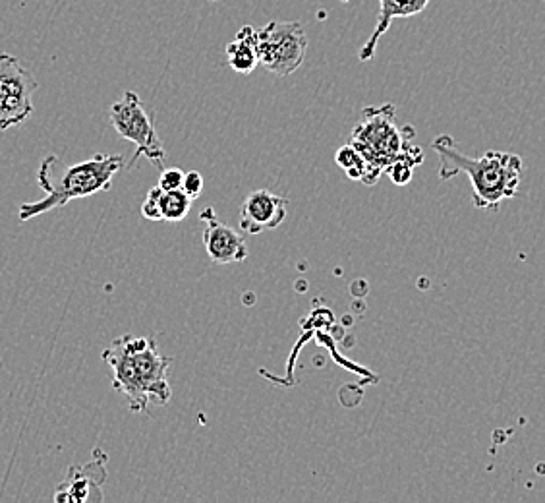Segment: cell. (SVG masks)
Listing matches in <instances>:
<instances>
[{"label": "cell", "instance_id": "cell-1", "mask_svg": "<svg viewBox=\"0 0 545 503\" xmlns=\"http://www.w3.org/2000/svg\"><path fill=\"white\" fill-rule=\"evenodd\" d=\"M101 358L113 372V387L124 395L132 413H144L149 403L169 405L173 391L169 368L173 358L159 353L153 337L122 335L115 339Z\"/></svg>", "mask_w": 545, "mask_h": 503}, {"label": "cell", "instance_id": "cell-2", "mask_svg": "<svg viewBox=\"0 0 545 503\" xmlns=\"http://www.w3.org/2000/svg\"><path fill=\"white\" fill-rule=\"evenodd\" d=\"M439 157V178L451 180L460 173L470 178L472 202L478 209L497 211L505 200L515 198L522 180L524 161L517 153L489 149L482 157H468L455 140L441 134L431 144Z\"/></svg>", "mask_w": 545, "mask_h": 503}, {"label": "cell", "instance_id": "cell-3", "mask_svg": "<svg viewBox=\"0 0 545 503\" xmlns=\"http://www.w3.org/2000/svg\"><path fill=\"white\" fill-rule=\"evenodd\" d=\"M124 167L122 155H103L97 153L91 159L62 167L57 155L45 157L39 167L37 182L45 192V198L39 202L20 206V221L28 223L43 213L64 208L72 200L89 198L97 192H107L113 186L118 171Z\"/></svg>", "mask_w": 545, "mask_h": 503}, {"label": "cell", "instance_id": "cell-4", "mask_svg": "<svg viewBox=\"0 0 545 503\" xmlns=\"http://www.w3.org/2000/svg\"><path fill=\"white\" fill-rule=\"evenodd\" d=\"M414 136L416 130L412 126L399 128L397 109L393 103H387L362 111V119L350 134V146L370 163L373 173L381 177V173L397 161H408L414 167L422 165L424 153L418 146H412Z\"/></svg>", "mask_w": 545, "mask_h": 503}, {"label": "cell", "instance_id": "cell-5", "mask_svg": "<svg viewBox=\"0 0 545 503\" xmlns=\"http://www.w3.org/2000/svg\"><path fill=\"white\" fill-rule=\"evenodd\" d=\"M111 122L120 138L132 142L136 146V153L128 167L132 169L142 157H145L153 167L163 165L167 153L157 136L153 119L145 111L138 93L126 91L115 105L111 107Z\"/></svg>", "mask_w": 545, "mask_h": 503}, {"label": "cell", "instance_id": "cell-6", "mask_svg": "<svg viewBox=\"0 0 545 503\" xmlns=\"http://www.w3.org/2000/svg\"><path fill=\"white\" fill-rule=\"evenodd\" d=\"M306 51L308 37L300 22H269L258 30L259 64L275 76L294 74Z\"/></svg>", "mask_w": 545, "mask_h": 503}, {"label": "cell", "instance_id": "cell-7", "mask_svg": "<svg viewBox=\"0 0 545 503\" xmlns=\"http://www.w3.org/2000/svg\"><path fill=\"white\" fill-rule=\"evenodd\" d=\"M37 80L20 60L0 53V130L24 124L33 115Z\"/></svg>", "mask_w": 545, "mask_h": 503}, {"label": "cell", "instance_id": "cell-8", "mask_svg": "<svg viewBox=\"0 0 545 503\" xmlns=\"http://www.w3.org/2000/svg\"><path fill=\"white\" fill-rule=\"evenodd\" d=\"M105 480H107V455L101 451H95L89 463L68 469L64 482L58 484L55 502H103Z\"/></svg>", "mask_w": 545, "mask_h": 503}, {"label": "cell", "instance_id": "cell-9", "mask_svg": "<svg viewBox=\"0 0 545 503\" xmlns=\"http://www.w3.org/2000/svg\"><path fill=\"white\" fill-rule=\"evenodd\" d=\"M201 223H203V246L211 262L219 266L238 264L248 258V244L244 237L234 231L229 225H225L213 208H205L201 211Z\"/></svg>", "mask_w": 545, "mask_h": 503}, {"label": "cell", "instance_id": "cell-10", "mask_svg": "<svg viewBox=\"0 0 545 503\" xmlns=\"http://www.w3.org/2000/svg\"><path fill=\"white\" fill-rule=\"evenodd\" d=\"M288 200L271 190H254L246 196L240 208V229L246 235L273 231L285 223Z\"/></svg>", "mask_w": 545, "mask_h": 503}, {"label": "cell", "instance_id": "cell-11", "mask_svg": "<svg viewBox=\"0 0 545 503\" xmlns=\"http://www.w3.org/2000/svg\"><path fill=\"white\" fill-rule=\"evenodd\" d=\"M431 0H379V14L377 24L373 30L372 37L366 41V45L360 49V60H372L377 49L379 39L389 31L391 24L397 18H412L418 16L428 8Z\"/></svg>", "mask_w": 545, "mask_h": 503}, {"label": "cell", "instance_id": "cell-12", "mask_svg": "<svg viewBox=\"0 0 545 503\" xmlns=\"http://www.w3.org/2000/svg\"><path fill=\"white\" fill-rule=\"evenodd\" d=\"M227 62L236 74H252L259 64L258 30L250 24L240 28L225 49Z\"/></svg>", "mask_w": 545, "mask_h": 503}, {"label": "cell", "instance_id": "cell-13", "mask_svg": "<svg viewBox=\"0 0 545 503\" xmlns=\"http://www.w3.org/2000/svg\"><path fill=\"white\" fill-rule=\"evenodd\" d=\"M337 165L345 171L346 177L350 178V180H360V182H364L368 186L375 184L377 178H379L373 173L370 163L350 144L337 151Z\"/></svg>", "mask_w": 545, "mask_h": 503}, {"label": "cell", "instance_id": "cell-14", "mask_svg": "<svg viewBox=\"0 0 545 503\" xmlns=\"http://www.w3.org/2000/svg\"><path fill=\"white\" fill-rule=\"evenodd\" d=\"M192 198L180 188L173 192H165L161 194V213H163V221L169 223H178L182 219H186V215L192 209Z\"/></svg>", "mask_w": 545, "mask_h": 503}, {"label": "cell", "instance_id": "cell-15", "mask_svg": "<svg viewBox=\"0 0 545 503\" xmlns=\"http://www.w3.org/2000/svg\"><path fill=\"white\" fill-rule=\"evenodd\" d=\"M161 194L163 190L159 186L151 188L145 196L144 206H142V215L147 221H163V213H161Z\"/></svg>", "mask_w": 545, "mask_h": 503}, {"label": "cell", "instance_id": "cell-16", "mask_svg": "<svg viewBox=\"0 0 545 503\" xmlns=\"http://www.w3.org/2000/svg\"><path fill=\"white\" fill-rule=\"evenodd\" d=\"M414 165H410L408 161H397L393 163L385 173L391 177V180L397 184V186H404L412 180V175H414Z\"/></svg>", "mask_w": 545, "mask_h": 503}, {"label": "cell", "instance_id": "cell-17", "mask_svg": "<svg viewBox=\"0 0 545 503\" xmlns=\"http://www.w3.org/2000/svg\"><path fill=\"white\" fill-rule=\"evenodd\" d=\"M184 171L180 169H167L161 173V178H159V188L165 190V192H173V190H180L182 188V180H184Z\"/></svg>", "mask_w": 545, "mask_h": 503}, {"label": "cell", "instance_id": "cell-18", "mask_svg": "<svg viewBox=\"0 0 545 503\" xmlns=\"http://www.w3.org/2000/svg\"><path fill=\"white\" fill-rule=\"evenodd\" d=\"M182 190H184L192 200H198V198H200L201 190H203V177H201L198 171H190V173L184 175Z\"/></svg>", "mask_w": 545, "mask_h": 503}, {"label": "cell", "instance_id": "cell-19", "mask_svg": "<svg viewBox=\"0 0 545 503\" xmlns=\"http://www.w3.org/2000/svg\"><path fill=\"white\" fill-rule=\"evenodd\" d=\"M343 2H348V0H343Z\"/></svg>", "mask_w": 545, "mask_h": 503}]
</instances>
